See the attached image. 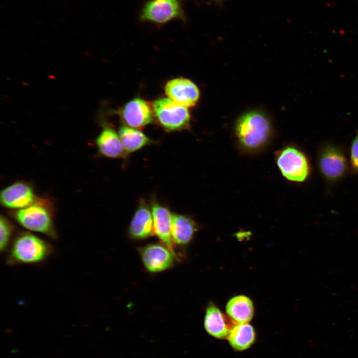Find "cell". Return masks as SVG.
<instances>
[{
  "instance_id": "obj_19",
  "label": "cell",
  "mask_w": 358,
  "mask_h": 358,
  "mask_svg": "<svg viewBox=\"0 0 358 358\" xmlns=\"http://www.w3.org/2000/svg\"><path fill=\"white\" fill-rule=\"evenodd\" d=\"M118 134L126 155L153 143L152 140L142 132L125 125L120 126Z\"/></svg>"
},
{
  "instance_id": "obj_17",
  "label": "cell",
  "mask_w": 358,
  "mask_h": 358,
  "mask_svg": "<svg viewBox=\"0 0 358 358\" xmlns=\"http://www.w3.org/2000/svg\"><path fill=\"white\" fill-rule=\"evenodd\" d=\"M226 310L229 317L238 323H248L254 313L252 300L244 295H238L231 299L227 304Z\"/></svg>"
},
{
  "instance_id": "obj_18",
  "label": "cell",
  "mask_w": 358,
  "mask_h": 358,
  "mask_svg": "<svg viewBox=\"0 0 358 358\" xmlns=\"http://www.w3.org/2000/svg\"><path fill=\"white\" fill-rule=\"evenodd\" d=\"M227 339L234 350L244 351L249 349L254 343L256 333L254 328L248 323H235Z\"/></svg>"
},
{
  "instance_id": "obj_20",
  "label": "cell",
  "mask_w": 358,
  "mask_h": 358,
  "mask_svg": "<svg viewBox=\"0 0 358 358\" xmlns=\"http://www.w3.org/2000/svg\"><path fill=\"white\" fill-rule=\"evenodd\" d=\"M14 227L2 215L0 218V251L1 253L7 252L14 238H12Z\"/></svg>"
},
{
  "instance_id": "obj_14",
  "label": "cell",
  "mask_w": 358,
  "mask_h": 358,
  "mask_svg": "<svg viewBox=\"0 0 358 358\" xmlns=\"http://www.w3.org/2000/svg\"><path fill=\"white\" fill-rule=\"evenodd\" d=\"M235 322L227 318L219 308L210 304L206 308L204 326L207 333L217 339L227 338L230 331Z\"/></svg>"
},
{
  "instance_id": "obj_4",
  "label": "cell",
  "mask_w": 358,
  "mask_h": 358,
  "mask_svg": "<svg viewBox=\"0 0 358 358\" xmlns=\"http://www.w3.org/2000/svg\"><path fill=\"white\" fill-rule=\"evenodd\" d=\"M139 19L162 25L173 20H185L181 0H149L142 7Z\"/></svg>"
},
{
  "instance_id": "obj_21",
  "label": "cell",
  "mask_w": 358,
  "mask_h": 358,
  "mask_svg": "<svg viewBox=\"0 0 358 358\" xmlns=\"http://www.w3.org/2000/svg\"><path fill=\"white\" fill-rule=\"evenodd\" d=\"M350 162L353 170L358 173V130L352 143Z\"/></svg>"
},
{
  "instance_id": "obj_8",
  "label": "cell",
  "mask_w": 358,
  "mask_h": 358,
  "mask_svg": "<svg viewBox=\"0 0 358 358\" xmlns=\"http://www.w3.org/2000/svg\"><path fill=\"white\" fill-rule=\"evenodd\" d=\"M141 259L145 268L150 272H159L173 266L175 256L165 245H147L139 249Z\"/></svg>"
},
{
  "instance_id": "obj_5",
  "label": "cell",
  "mask_w": 358,
  "mask_h": 358,
  "mask_svg": "<svg viewBox=\"0 0 358 358\" xmlns=\"http://www.w3.org/2000/svg\"><path fill=\"white\" fill-rule=\"evenodd\" d=\"M14 217L21 226L28 230L43 234L53 239L57 238L49 212L40 204L19 209Z\"/></svg>"
},
{
  "instance_id": "obj_12",
  "label": "cell",
  "mask_w": 358,
  "mask_h": 358,
  "mask_svg": "<svg viewBox=\"0 0 358 358\" xmlns=\"http://www.w3.org/2000/svg\"><path fill=\"white\" fill-rule=\"evenodd\" d=\"M154 233L176 257L172 236L173 214L166 206L153 201L151 203Z\"/></svg>"
},
{
  "instance_id": "obj_1",
  "label": "cell",
  "mask_w": 358,
  "mask_h": 358,
  "mask_svg": "<svg viewBox=\"0 0 358 358\" xmlns=\"http://www.w3.org/2000/svg\"><path fill=\"white\" fill-rule=\"evenodd\" d=\"M6 263L13 266L38 264L54 252L51 244L31 233L23 232L15 236L7 251Z\"/></svg>"
},
{
  "instance_id": "obj_7",
  "label": "cell",
  "mask_w": 358,
  "mask_h": 358,
  "mask_svg": "<svg viewBox=\"0 0 358 358\" xmlns=\"http://www.w3.org/2000/svg\"><path fill=\"white\" fill-rule=\"evenodd\" d=\"M318 166L323 176L329 180H335L345 174L348 163L344 154L340 149L327 145L320 152Z\"/></svg>"
},
{
  "instance_id": "obj_11",
  "label": "cell",
  "mask_w": 358,
  "mask_h": 358,
  "mask_svg": "<svg viewBox=\"0 0 358 358\" xmlns=\"http://www.w3.org/2000/svg\"><path fill=\"white\" fill-rule=\"evenodd\" d=\"M165 90L169 98L185 107L194 106L199 98V90L196 85L183 78L169 81Z\"/></svg>"
},
{
  "instance_id": "obj_9",
  "label": "cell",
  "mask_w": 358,
  "mask_h": 358,
  "mask_svg": "<svg viewBox=\"0 0 358 358\" xmlns=\"http://www.w3.org/2000/svg\"><path fill=\"white\" fill-rule=\"evenodd\" d=\"M0 202L4 206L14 209H22L40 204L31 186L26 183L17 182L6 187L0 193Z\"/></svg>"
},
{
  "instance_id": "obj_10",
  "label": "cell",
  "mask_w": 358,
  "mask_h": 358,
  "mask_svg": "<svg viewBox=\"0 0 358 358\" xmlns=\"http://www.w3.org/2000/svg\"><path fill=\"white\" fill-rule=\"evenodd\" d=\"M119 114L127 126L134 128L143 127L154 120L153 109L146 101L139 97L126 103L121 108Z\"/></svg>"
},
{
  "instance_id": "obj_13",
  "label": "cell",
  "mask_w": 358,
  "mask_h": 358,
  "mask_svg": "<svg viewBox=\"0 0 358 358\" xmlns=\"http://www.w3.org/2000/svg\"><path fill=\"white\" fill-rule=\"evenodd\" d=\"M128 233L135 240H144L154 233L151 209L144 200H141L129 224Z\"/></svg>"
},
{
  "instance_id": "obj_22",
  "label": "cell",
  "mask_w": 358,
  "mask_h": 358,
  "mask_svg": "<svg viewBox=\"0 0 358 358\" xmlns=\"http://www.w3.org/2000/svg\"><path fill=\"white\" fill-rule=\"evenodd\" d=\"M213 0L216 1H218V2H219V1H221V0Z\"/></svg>"
},
{
  "instance_id": "obj_2",
  "label": "cell",
  "mask_w": 358,
  "mask_h": 358,
  "mask_svg": "<svg viewBox=\"0 0 358 358\" xmlns=\"http://www.w3.org/2000/svg\"><path fill=\"white\" fill-rule=\"evenodd\" d=\"M239 142L248 150L264 146L269 139L271 126L267 117L259 111L248 112L238 120L235 128Z\"/></svg>"
},
{
  "instance_id": "obj_15",
  "label": "cell",
  "mask_w": 358,
  "mask_h": 358,
  "mask_svg": "<svg viewBox=\"0 0 358 358\" xmlns=\"http://www.w3.org/2000/svg\"><path fill=\"white\" fill-rule=\"evenodd\" d=\"M95 142L99 152L104 157L119 158L126 155L119 134L108 125L103 126Z\"/></svg>"
},
{
  "instance_id": "obj_16",
  "label": "cell",
  "mask_w": 358,
  "mask_h": 358,
  "mask_svg": "<svg viewBox=\"0 0 358 358\" xmlns=\"http://www.w3.org/2000/svg\"><path fill=\"white\" fill-rule=\"evenodd\" d=\"M197 226L189 216L173 214L172 236L174 243L180 246L188 245L193 239Z\"/></svg>"
},
{
  "instance_id": "obj_3",
  "label": "cell",
  "mask_w": 358,
  "mask_h": 358,
  "mask_svg": "<svg viewBox=\"0 0 358 358\" xmlns=\"http://www.w3.org/2000/svg\"><path fill=\"white\" fill-rule=\"evenodd\" d=\"M170 98H161L153 104L154 114L160 125L167 131H180L189 127L188 109Z\"/></svg>"
},
{
  "instance_id": "obj_6",
  "label": "cell",
  "mask_w": 358,
  "mask_h": 358,
  "mask_svg": "<svg viewBox=\"0 0 358 358\" xmlns=\"http://www.w3.org/2000/svg\"><path fill=\"white\" fill-rule=\"evenodd\" d=\"M277 164L283 176L291 181H303L309 174L310 167L306 156L294 147L283 149L278 157Z\"/></svg>"
}]
</instances>
